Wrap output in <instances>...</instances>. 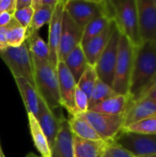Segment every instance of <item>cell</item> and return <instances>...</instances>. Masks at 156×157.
I'll return each instance as SVG.
<instances>
[{"label": "cell", "instance_id": "26", "mask_svg": "<svg viewBox=\"0 0 156 157\" xmlns=\"http://www.w3.org/2000/svg\"><path fill=\"white\" fill-rule=\"evenodd\" d=\"M6 28V38L8 47H19L26 42L27 29L20 26L14 17Z\"/></svg>", "mask_w": 156, "mask_h": 157}, {"label": "cell", "instance_id": "12", "mask_svg": "<svg viewBox=\"0 0 156 157\" xmlns=\"http://www.w3.org/2000/svg\"><path fill=\"white\" fill-rule=\"evenodd\" d=\"M64 4L65 1L58 0L52 13V17L49 23V39L47 43L49 47V62L55 70L59 63L58 53H59V46H60L61 34H62Z\"/></svg>", "mask_w": 156, "mask_h": 157}, {"label": "cell", "instance_id": "35", "mask_svg": "<svg viewBox=\"0 0 156 157\" xmlns=\"http://www.w3.org/2000/svg\"><path fill=\"white\" fill-rule=\"evenodd\" d=\"M58 0H32L31 6L34 10L42 7V6H50L51 8H54Z\"/></svg>", "mask_w": 156, "mask_h": 157}, {"label": "cell", "instance_id": "6", "mask_svg": "<svg viewBox=\"0 0 156 157\" xmlns=\"http://www.w3.org/2000/svg\"><path fill=\"white\" fill-rule=\"evenodd\" d=\"M0 57L14 78H24L36 88L32 58L26 42L19 47H6L0 52Z\"/></svg>", "mask_w": 156, "mask_h": 157}, {"label": "cell", "instance_id": "45", "mask_svg": "<svg viewBox=\"0 0 156 157\" xmlns=\"http://www.w3.org/2000/svg\"><path fill=\"white\" fill-rule=\"evenodd\" d=\"M154 1V6H155V7H156V0H153Z\"/></svg>", "mask_w": 156, "mask_h": 157}, {"label": "cell", "instance_id": "32", "mask_svg": "<svg viewBox=\"0 0 156 157\" xmlns=\"http://www.w3.org/2000/svg\"><path fill=\"white\" fill-rule=\"evenodd\" d=\"M74 104L78 114H85L88 111V98L77 86L74 93Z\"/></svg>", "mask_w": 156, "mask_h": 157}, {"label": "cell", "instance_id": "25", "mask_svg": "<svg viewBox=\"0 0 156 157\" xmlns=\"http://www.w3.org/2000/svg\"><path fill=\"white\" fill-rule=\"evenodd\" d=\"M27 46L30 54L36 58L49 61V47L39 32H32L27 36Z\"/></svg>", "mask_w": 156, "mask_h": 157}, {"label": "cell", "instance_id": "1", "mask_svg": "<svg viewBox=\"0 0 156 157\" xmlns=\"http://www.w3.org/2000/svg\"><path fill=\"white\" fill-rule=\"evenodd\" d=\"M156 77V43L143 41L134 49L130 81V102L137 101Z\"/></svg>", "mask_w": 156, "mask_h": 157}, {"label": "cell", "instance_id": "33", "mask_svg": "<svg viewBox=\"0 0 156 157\" xmlns=\"http://www.w3.org/2000/svg\"><path fill=\"white\" fill-rule=\"evenodd\" d=\"M105 155L108 157H137L113 142H109Z\"/></svg>", "mask_w": 156, "mask_h": 157}, {"label": "cell", "instance_id": "9", "mask_svg": "<svg viewBox=\"0 0 156 157\" xmlns=\"http://www.w3.org/2000/svg\"><path fill=\"white\" fill-rule=\"evenodd\" d=\"M82 115L106 142H112L124 127V115H108L89 110Z\"/></svg>", "mask_w": 156, "mask_h": 157}, {"label": "cell", "instance_id": "8", "mask_svg": "<svg viewBox=\"0 0 156 157\" xmlns=\"http://www.w3.org/2000/svg\"><path fill=\"white\" fill-rule=\"evenodd\" d=\"M112 142L137 157L156 155V134H138L122 130Z\"/></svg>", "mask_w": 156, "mask_h": 157}, {"label": "cell", "instance_id": "20", "mask_svg": "<svg viewBox=\"0 0 156 157\" xmlns=\"http://www.w3.org/2000/svg\"><path fill=\"white\" fill-rule=\"evenodd\" d=\"M63 62L65 63L69 72L73 75L75 83L77 84L88 65L82 45L80 44L76 48H74Z\"/></svg>", "mask_w": 156, "mask_h": 157}, {"label": "cell", "instance_id": "18", "mask_svg": "<svg viewBox=\"0 0 156 157\" xmlns=\"http://www.w3.org/2000/svg\"><path fill=\"white\" fill-rule=\"evenodd\" d=\"M109 142L88 141L74 135V157H104Z\"/></svg>", "mask_w": 156, "mask_h": 157}, {"label": "cell", "instance_id": "40", "mask_svg": "<svg viewBox=\"0 0 156 157\" xmlns=\"http://www.w3.org/2000/svg\"><path fill=\"white\" fill-rule=\"evenodd\" d=\"M6 47H8V46L3 45V44H1V43H0V52H3V51H4V50L6 48Z\"/></svg>", "mask_w": 156, "mask_h": 157}, {"label": "cell", "instance_id": "10", "mask_svg": "<svg viewBox=\"0 0 156 157\" xmlns=\"http://www.w3.org/2000/svg\"><path fill=\"white\" fill-rule=\"evenodd\" d=\"M56 73L58 77L61 106L68 111L70 116L77 115L78 113L74 104V93L77 84L63 61H59Z\"/></svg>", "mask_w": 156, "mask_h": 157}, {"label": "cell", "instance_id": "7", "mask_svg": "<svg viewBox=\"0 0 156 157\" xmlns=\"http://www.w3.org/2000/svg\"><path fill=\"white\" fill-rule=\"evenodd\" d=\"M120 31L115 22L112 33L108 41L106 48L101 53L95 68L97 71V77L100 81L111 86L114 78L115 65L118 57L119 43L120 39Z\"/></svg>", "mask_w": 156, "mask_h": 157}, {"label": "cell", "instance_id": "22", "mask_svg": "<svg viewBox=\"0 0 156 157\" xmlns=\"http://www.w3.org/2000/svg\"><path fill=\"white\" fill-rule=\"evenodd\" d=\"M68 122L74 136L88 141L102 140L82 114L71 116L70 119H68Z\"/></svg>", "mask_w": 156, "mask_h": 157}, {"label": "cell", "instance_id": "38", "mask_svg": "<svg viewBox=\"0 0 156 157\" xmlns=\"http://www.w3.org/2000/svg\"><path fill=\"white\" fill-rule=\"evenodd\" d=\"M32 0H16V10L24 9L31 6Z\"/></svg>", "mask_w": 156, "mask_h": 157}, {"label": "cell", "instance_id": "42", "mask_svg": "<svg viewBox=\"0 0 156 157\" xmlns=\"http://www.w3.org/2000/svg\"><path fill=\"white\" fill-rule=\"evenodd\" d=\"M27 157H38V156H36L35 155H33V154H29L28 155H27Z\"/></svg>", "mask_w": 156, "mask_h": 157}, {"label": "cell", "instance_id": "34", "mask_svg": "<svg viewBox=\"0 0 156 157\" xmlns=\"http://www.w3.org/2000/svg\"><path fill=\"white\" fill-rule=\"evenodd\" d=\"M16 11V0H0V13L8 12L14 15Z\"/></svg>", "mask_w": 156, "mask_h": 157}, {"label": "cell", "instance_id": "44", "mask_svg": "<svg viewBox=\"0 0 156 157\" xmlns=\"http://www.w3.org/2000/svg\"><path fill=\"white\" fill-rule=\"evenodd\" d=\"M141 157H156V155H146V156H141Z\"/></svg>", "mask_w": 156, "mask_h": 157}, {"label": "cell", "instance_id": "4", "mask_svg": "<svg viewBox=\"0 0 156 157\" xmlns=\"http://www.w3.org/2000/svg\"><path fill=\"white\" fill-rule=\"evenodd\" d=\"M64 9L71 18L82 29L96 17L107 15L114 19L111 1L106 0H67Z\"/></svg>", "mask_w": 156, "mask_h": 157}, {"label": "cell", "instance_id": "29", "mask_svg": "<svg viewBox=\"0 0 156 157\" xmlns=\"http://www.w3.org/2000/svg\"><path fill=\"white\" fill-rule=\"evenodd\" d=\"M97 79H98V77L97 75L96 68L94 66L88 64L87 67L86 68L85 72L83 73L82 76L80 77L79 81L77 82V87L86 95V97L88 98V100H89L91 93L96 86Z\"/></svg>", "mask_w": 156, "mask_h": 157}, {"label": "cell", "instance_id": "15", "mask_svg": "<svg viewBox=\"0 0 156 157\" xmlns=\"http://www.w3.org/2000/svg\"><path fill=\"white\" fill-rule=\"evenodd\" d=\"M35 118L47 138L50 148H51L59 130V121L40 96L38 101V113Z\"/></svg>", "mask_w": 156, "mask_h": 157}, {"label": "cell", "instance_id": "28", "mask_svg": "<svg viewBox=\"0 0 156 157\" xmlns=\"http://www.w3.org/2000/svg\"><path fill=\"white\" fill-rule=\"evenodd\" d=\"M53 10L54 8H51L50 6H42L34 10L30 25L27 29V36L32 32H38L42 26H44L45 24H49L52 17Z\"/></svg>", "mask_w": 156, "mask_h": 157}, {"label": "cell", "instance_id": "21", "mask_svg": "<svg viewBox=\"0 0 156 157\" xmlns=\"http://www.w3.org/2000/svg\"><path fill=\"white\" fill-rule=\"evenodd\" d=\"M21 95V98L27 109V113H32L35 117L38 113L39 94L36 88L31 86L26 79L21 77L14 78Z\"/></svg>", "mask_w": 156, "mask_h": 157}, {"label": "cell", "instance_id": "39", "mask_svg": "<svg viewBox=\"0 0 156 157\" xmlns=\"http://www.w3.org/2000/svg\"><path fill=\"white\" fill-rule=\"evenodd\" d=\"M6 27H0V43L3 44V45L7 46L6 38Z\"/></svg>", "mask_w": 156, "mask_h": 157}, {"label": "cell", "instance_id": "2", "mask_svg": "<svg viewBox=\"0 0 156 157\" xmlns=\"http://www.w3.org/2000/svg\"><path fill=\"white\" fill-rule=\"evenodd\" d=\"M36 90L45 101L49 109L53 111L61 108L58 77L56 70L48 60H41L31 55Z\"/></svg>", "mask_w": 156, "mask_h": 157}, {"label": "cell", "instance_id": "30", "mask_svg": "<svg viewBox=\"0 0 156 157\" xmlns=\"http://www.w3.org/2000/svg\"><path fill=\"white\" fill-rule=\"evenodd\" d=\"M125 132L138 133V134H146L154 135L156 134V116L143 119L135 123H132L122 129Z\"/></svg>", "mask_w": 156, "mask_h": 157}, {"label": "cell", "instance_id": "16", "mask_svg": "<svg viewBox=\"0 0 156 157\" xmlns=\"http://www.w3.org/2000/svg\"><path fill=\"white\" fill-rule=\"evenodd\" d=\"M115 21L112 20L110 24L97 36L90 40L86 44L82 45L87 63L92 66H96L101 53L103 52L104 49L106 48L108 41L110 38V35L112 33L113 28H114Z\"/></svg>", "mask_w": 156, "mask_h": 157}, {"label": "cell", "instance_id": "19", "mask_svg": "<svg viewBox=\"0 0 156 157\" xmlns=\"http://www.w3.org/2000/svg\"><path fill=\"white\" fill-rule=\"evenodd\" d=\"M129 96L117 95L96 105L88 110L108 115H124L129 106Z\"/></svg>", "mask_w": 156, "mask_h": 157}, {"label": "cell", "instance_id": "24", "mask_svg": "<svg viewBox=\"0 0 156 157\" xmlns=\"http://www.w3.org/2000/svg\"><path fill=\"white\" fill-rule=\"evenodd\" d=\"M112 20H114V19L111 18L110 17H108L107 15H102V16L96 17L91 22H89L84 28L81 45L86 44L90 40H92L93 38H95L96 36L100 34L110 24V22Z\"/></svg>", "mask_w": 156, "mask_h": 157}, {"label": "cell", "instance_id": "23", "mask_svg": "<svg viewBox=\"0 0 156 157\" xmlns=\"http://www.w3.org/2000/svg\"><path fill=\"white\" fill-rule=\"evenodd\" d=\"M29 132L33 140V144L41 157H51V148L49 146L46 136L40 129L35 116L32 113H28Z\"/></svg>", "mask_w": 156, "mask_h": 157}, {"label": "cell", "instance_id": "31", "mask_svg": "<svg viewBox=\"0 0 156 157\" xmlns=\"http://www.w3.org/2000/svg\"><path fill=\"white\" fill-rule=\"evenodd\" d=\"M34 14V9L32 6H29L27 8L24 9H19V10H16L13 17L17 21V23L22 26L23 28H25L26 29L29 27L32 17Z\"/></svg>", "mask_w": 156, "mask_h": 157}, {"label": "cell", "instance_id": "36", "mask_svg": "<svg viewBox=\"0 0 156 157\" xmlns=\"http://www.w3.org/2000/svg\"><path fill=\"white\" fill-rule=\"evenodd\" d=\"M142 98H150V99H153V100L156 101V85H154V86L148 87L138 100H140Z\"/></svg>", "mask_w": 156, "mask_h": 157}, {"label": "cell", "instance_id": "46", "mask_svg": "<svg viewBox=\"0 0 156 157\" xmlns=\"http://www.w3.org/2000/svg\"><path fill=\"white\" fill-rule=\"evenodd\" d=\"M104 157H108V156H107V155H104Z\"/></svg>", "mask_w": 156, "mask_h": 157}, {"label": "cell", "instance_id": "11", "mask_svg": "<svg viewBox=\"0 0 156 157\" xmlns=\"http://www.w3.org/2000/svg\"><path fill=\"white\" fill-rule=\"evenodd\" d=\"M83 30L80 26H78L65 11L63 17L62 25V34L59 46L58 59L59 61H64L67 55L82 42Z\"/></svg>", "mask_w": 156, "mask_h": 157}, {"label": "cell", "instance_id": "41", "mask_svg": "<svg viewBox=\"0 0 156 157\" xmlns=\"http://www.w3.org/2000/svg\"><path fill=\"white\" fill-rule=\"evenodd\" d=\"M154 85H156V77H155V78H154V81H153V82L151 83L150 86H154ZM150 86H149V87H150ZM143 93H144V92H143Z\"/></svg>", "mask_w": 156, "mask_h": 157}, {"label": "cell", "instance_id": "37", "mask_svg": "<svg viewBox=\"0 0 156 157\" xmlns=\"http://www.w3.org/2000/svg\"><path fill=\"white\" fill-rule=\"evenodd\" d=\"M13 15L8 12H3L0 13V27H6L7 26L13 19Z\"/></svg>", "mask_w": 156, "mask_h": 157}, {"label": "cell", "instance_id": "43", "mask_svg": "<svg viewBox=\"0 0 156 157\" xmlns=\"http://www.w3.org/2000/svg\"><path fill=\"white\" fill-rule=\"evenodd\" d=\"M0 157H5L4 153H3V151H2V148H1V150H0Z\"/></svg>", "mask_w": 156, "mask_h": 157}, {"label": "cell", "instance_id": "17", "mask_svg": "<svg viewBox=\"0 0 156 157\" xmlns=\"http://www.w3.org/2000/svg\"><path fill=\"white\" fill-rule=\"evenodd\" d=\"M153 116H156V101L150 98H142L135 102H130L124 114L123 128Z\"/></svg>", "mask_w": 156, "mask_h": 157}, {"label": "cell", "instance_id": "13", "mask_svg": "<svg viewBox=\"0 0 156 157\" xmlns=\"http://www.w3.org/2000/svg\"><path fill=\"white\" fill-rule=\"evenodd\" d=\"M139 29L143 41L156 43V7L153 0H136Z\"/></svg>", "mask_w": 156, "mask_h": 157}, {"label": "cell", "instance_id": "5", "mask_svg": "<svg viewBox=\"0 0 156 157\" xmlns=\"http://www.w3.org/2000/svg\"><path fill=\"white\" fill-rule=\"evenodd\" d=\"M134 47L129 41V40L120 35L118 57L115 65L114 78L112 83V89L118 95H129L130 81L133 63Z\"/></svg>", "mask_w": 156, "mask_h": 157}, {"label": "cell", "instance_id": "47", "mask_svg": "<svg viewBox=\"0 0 156 157\" xmlns=\"http://www.w3.org/2000/svg\"><path fill=\"white\" fill-rule=\"evenodd\" d=\"M0 150H1V145H0Z\"/></svg>", "mask_w": 156, "mask_h": 157}, {"label": "cell", "instance_id": "27", "mask_svg": "<svg viewBox=\"0 0 156 157\" xmlns=\"http://www.w3.org/2000/svg\"><path fill=\"white\" fill-rule=\"evenodd\" d=\"M118 94L112 89L111 86L103 83L99 79H97L96 86L91 93V96L88 100V109L95 107L96 105L105 101L108 98H110Z\"/></svg>", "mask_w": 156, "mask_h": 157}, {"label": "cell", "instance_id": "14", "mask_svg": "<svg viewBox=\"0 0 156 157\" xmlns=\"http://www.w3.org/2000/svg\"><path fill=\"white\" fill-rule=\"evenodd\" d=\"M58 121L59 130L51 148V157H74V134L68 120L62 114Z\"/></svg>", "mask_w": 156, "mask_h": 157}, {"label": "cell", "instance_id": "3", "mask_svg": "<svg viewBox=\"0 0 156 157\" xmlns=\"http://www.w3.org/2000/svg\"><path fill=\"white\" fill-rule=\"evenodd\" d=\"M114 9V21L120 33L134 48L142 43L136 0H111Z\"/></svg>", "mask_w": 156, "mask_h": 157}]
</instances>
